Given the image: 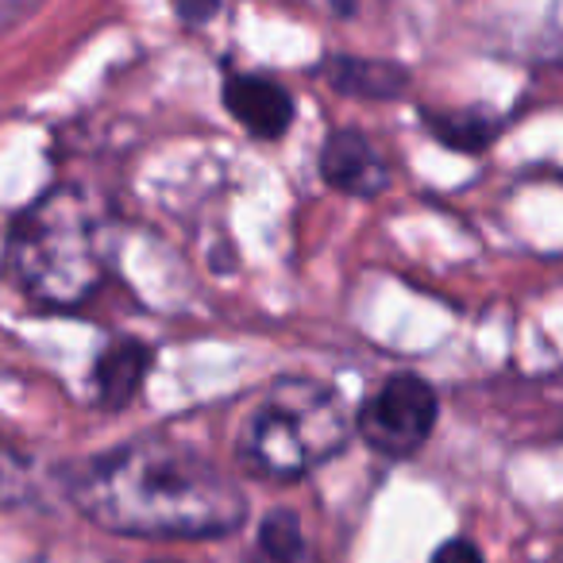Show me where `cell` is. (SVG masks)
<instances>
[{"instance_id": "5", "label": "cell", "mask_w": 563, "mask_h": 563, "mask_svg": "<svg viewBox=\"0 0 563 563\" xmlns=\"http://www.w3.org/2000/svg\"><path fill=\"white\" fill-rule=\"evenodd\" d=\"M224 109L255 140H282L294 124L290 89L258 74H232L224 81Z\"/></svg>"}, {"instance_id": "1", "label": "cell", "mask_w": 563, "mask_h": 563, "mask_svg": "<svg viewBox=\"0 0 563 563\" xmlns=\"http://www.w3.org/2000/svg\"><path fill=\"white\" fill-rule=\"evenodd\" d=\"M74 506L128 537L205 540L240 529L243 494L201 452L174 440H132L66 475Z\"/></svg>"}, {"instance_id": "8", "label": "cell", "mask_w": 563, "mask_h": 563, "mask_svg": "<svg viewBox=\"0 0 563 563\" xmlns=\"http://www.w3.org/2000/svg\"><path fill=\"white\" fill-rule=\"evenodd\" d=\"M324 78L332 81L336 93L378 97V101L401 97L409 86V70H401L398 63H386V58H355V55H336L324 66Z\"/></svg>"}, {"instance_id": "4", "label": "cell", "mask_w": 563, "mask_h": 563, "mask_svg": "<svg viewBox=\"0 0 563 563\" xmlns=\"http://www.w3.org/2000/svg\"><path fill=\"white\" fill-rule=\"evenodd\" d=\"M440 401L424 378L417 375H394L363 401L355 429L360 437L386 460H406L421 452L424 440L437 429Z\"/></svg>"}, {"instance_id": "11", "label": "cell", "mask_w": 563, "mask_h": 563, "mask_svg": "<svg viewBox=\"0 0 563 563\" xmlns=\"http://www.w3.org/2000/svg\"><path fill=\"white\" fill-rule=\"evenodd\" d=\"M186 27H205L220 12V0H170Z\"/></svg>"}, {"instance_id": "10", "label": "cell", "mask_w": 563, "mask_h": 563, "mask_svg": "<svg viewBox=\"0 0 563 563\" xmlns=\"http://www.w3.org/2000/svg\"><path fill=\"white\" fill-rule=\"evenodd\" d=\"M258 552L271 563H306V532H301V521L290 514V509H274L263 525H258Z\"/></svg>"}, {"instance_id": "12", "label": "cell", "mask_w": 563, "mask_h": 563, "mask_svg": "<svg viewBox=\"0 0 563 563\" xmlns=\"http://www.w3.org/2000/svg\"><path fill=\"white\" fill-rule=\"evenodd\" d=\"M429 563H483V552H478L467 537H455V540H448V544H440Z\"/></svg>"}, {"instance_id": "6", "label": "cell", "mask_w": 563, "mask_h": 563, "mask_svg": "<svg viewBox=\"0 0 563 563\" xmlns=\"http://www.w3.org/2000/svg\"><path fill=\"white\" fill-rule=\"evenodd\" d=\"M321 178L329 181L332 189L352 197H375L386 189L390 174H386V163L378 158V151L371 147V140L363 132H332L321 147Z\"/></svg>"}, {"instance_id": "9", "label": "cell", "mask_w": 563, "mask_h": 563, "mask_svg": "<svg viewBox=\"0 0 563 563\" xmlns=\"http://www.w3.org/2000/svg\"><path fill=\"white\" fill-rule=\"evenodd\" d=\"M424 128L437 135L444 147L463 155H483L498 135V124L483 112H432L424 109Z\"/></svg>"}, {"instance_id": "7", "label": "cell", "mask_w": 563, "mask_h": 563, "mask_svg": "<svg viewBox=\"0 0 563 563\" xmlns=\"http://www.w3.org/2000/svg\"><path fill=\"white\" fill-rule=\"evenodd\" d=\"M155 352H151L143 340H117L101 352L93 367V383H97V401L101 409H124L128 401L140 394L143 378H147Z\"/></svg>"}, {"instance_id": "13", "label": "cell", "mask_w": 563, "mask_h": 563, "mask_svg": "<svg viewBox=\"0 0 563 563\" xmlns=\"http://www.w3.org/2000/svg\"><path fill=\"white\" fill-rule=\"evenodd\" d=\"M329 4H332L336 12H352L355 4H360V0H329Z\"/></svg>"}, {"instance_id": "3", "label": "cell", "mask_w": 563, "mask_h": 563, "mask_svg": "<svg viewBox=\"0 0 563 563\" xmlns=\"http://www.w3.org/2000/svg\"><path fill=\"white\" fill-rule=\"evenodd\" d=\"M352 437V421L340 394L313 378H282L251 413L240 437V460L258 478L309 475L329 463Z\"/></svg>"}, {"instance_id": "2", "label": "cell", "mask_w": 563, "mask_h": 563, "mask_svg": "<svg viewBox=\"0 0 563 563\" xmlns=\"http://www.w3.org/2000/svg\"><path fill=\"white\" fill-rule=\"evenodd\" d=\"M109 263L104 217L78 186H55L9 228L4 274L40 306H78L101 286Z\"/></svg>"}]
</instances>
